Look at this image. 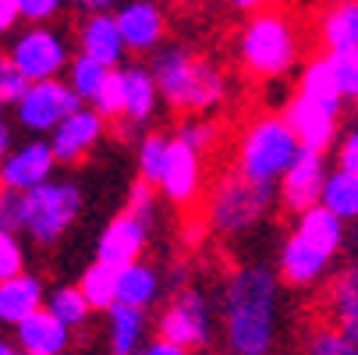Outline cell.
Wrapping results in <instances>:
<instances>
[{"label":"cell","mask_w":358,"mask_h":355,"mask_svg":"<svg viewBox=\"0 0 358 355\" xmlns=\"http://www.w3.org/2000/svg\"><path fill=\"white\" fill-rule=\"evenodd\" d=\"M220 323L231 355H273L280 337V281L263 263L238 267L220 295Z\"/></svg>","instance_id":"cell-1"},{"label":"cell","mask_w":358,"mask_h":355,"mask_svg":"<svg viewBox=\"0 0 358 355\" xmlns=\"http://www.w3.org/2000/svg\"><path fill=\"white\" fill-rule=\"evenodd\" d=\"M157 85V96L171 111L181 114H210L227 99V78L224 71L199 57L195 50L181 46V43H164L152 61L145 64Z\"/></svg>","instance_id":"cell-2"},{"label":"cell","mask_w":358,"mask_h":355,"mask_svg":"<svg viewBox=\"0 0 358 355\" xmlns=\"http://www.w3.org/2000/svg\"><path fill=\"white\" fill-rule=\"evenodd\" d=\"M238 57L248 75L277 82L291 75L301 61V32L298 22L280 8L252 11L238 32Z\"/></svg>","instance_id":"cell-3"},{"label":"cell","mask_w":358,"mask_h":355,"mask_svg":"<svg viewBox=\"0 0 358 355\" xmlns=\"http://www.w3.org/2000/svg\"><path fill=\"white\" fill-rule=\"evenodd\" d=\"M301 153L298 139L291 135V128L284 125V118L277 114H263L252 125H245L238 149H234V174L248 185L259 188H273L284 171L294 164V157Z\"/></svg>","instance_id":"cell-4"},{"label":"cell","mask_w":358,"mask_h":355,"mask_svg":"<svg viewBox=\"0 0 358 355\" xmlns=\"http://www.w3.org/2000/svg\"><path fill=\"white\" fill-rule=\"evenodd\" d=\"M22 207H25V228L22 231L36 245H57L75 228V221L82 217V188L75 181L50 178L46 185L22 195Z\"/></svg>","instance_id":"cell-5"},{"label":"cell","mask_w":358,"mask_h":355,"mask_svg":"<svg viewBox=\"0 0 358 355\" xmlns=\"http://www.w3.org/2000/svg\"><path fill=\"white\" fill-rule=\"evenodd\" d=\"M273 207V188H259V185H248L238 174H227L213 185L210 202H206V221L217 235H245L252 228H259L266 221Z\"/></svg>","instance_id":"cell-6"},{"label":"cell","mask_w":358,"mask_h":355,"mask_svg":"<svg viewBox=\"0 0 358 355\" xmlns=\"http://www.w3.org/2000/svg\"><path fill=\"white\" fill-rule=\"evenodd\" d=\"M4 54H8L11 68L22 75V82L36 85V82H54L64 75V68L71 61V43L54 25H29L15 36V43Z\"/></svg>","instance_id":"cell-7"},{"label":"cell","mask_w":358,"mask_h":355,"mask_svg":"<svg viewBox=\"0 0 358 355\" xmlns=\"http://www.w3.org/2000/svg\"><path fill=\"white\" fill-rule=\"evenodd\" d=\"M160 341L181 348V351H202L213 341V302L202 288H181L157 316Z\"/></svg>","instance_id":"cell-8"},{"label":"cell","mask_w":358,"mask_h":355,"mask_svg":"<svg viewBox=\"0 0 358 355\" xmlns=\"http://www.w3.org/2000/svg\"><path fill=\"white\" fill-rule=\"evenodd\" d=\"M82 104L71 96V89L54 78V82H36V85H25V92L18 96L15 104V118L25 132L32 135H50L68 114H75Z\"/></svg>","instance_id":"cell-9"},{"label":"cell","mask_w":358,"mask_h":355,"mask_svg":"<svg viewBox=\"0 0 358 355\" xmlns=\"http://www.w3.org/2000/svg\"><path fill=\"white\" fill-rule=\"evenodd\" d=\"M103 135H107V121L92 107H78L75 114H68L46 135V146H50V153H54L57 164H82L103 142Z\"/></svg>","instance_id":"cell-10"},{"label":"cell","mask_w":358,"mask_h":355,"mask_svg":"<svg viewBox=\"0 0 358 355\" xmlns=\"http://www.w3.org/2000/svg\"><path fill=\"white\" fill-rule=\"evenodd\" d=\"M54 167L57 160L50 153L46 139H29L22 146H11V153L0 160V185H4V192L25 195L54 178Z\"/></svg>","instance_id":"cell-11"},{"label":"cell","mask_w":358,"mask_h":355,"mask_svg":"<svg viewBox=\"0 0 358 355\" xmlns=\"http://www.w3.org/2000/svg\"><path fill=\"white\" fill-rule=\"evenodd\" d=\"M114 22L128 54H157L167 39V11L149 0H131V4L114 8Z\"/></svg>","instance_id":"cell-12"},{"label":"cell","mask_w":358,"mask_h":355,"mask_svg":"<svg viewBox=\"0 0 358 355\" xmlns=\"http://www.w3.org/2000/svg\"><path fill=\"white\" fill-rule=\"evenodd\" d=\"M284 125L291 128V135L298 139V146L305 153H327L330 146H337V132H341V114L327 111V107H316L309 99L294 96L287 111H284Z\"/></svg>","instance_id":"cell-13"},{"label":"cell","mask_w":358,"mask_h":355,"mask_svg":"<svg viewBox=\"0 0 358 355\" xmlns=\"http://www.w3.org/2000/svg\"><path fill=\"white\" fill-rule=\"evenodd\" d=\"M323 181H327V157L320 153H301L294 157V164L284 171V178L277 181V195L280 202L298 217L305 210L320 207V192H323Z\"/></svg>","instance_id":"cell-14"},{"label":"cell","mask_w":358,"mask_h":355,"mask_svg":"<svg viewBox=\"0 0 358 355\" xmlns=\"http://www.w3.org/2000/svg\"><path fill=\"white\" fill-rule=\"evenodd\" d=\"M145 245H149V228L142 221L128 217V214H117L96 238V263L121 270V267L142 260Z\"/></svg>","instance_id":"cell-15"},{"label":"cell","mask_w":358,"mask_h":355,"mask_svg":"<svg viewBox=\"0 0 358 355\" xmlns=\"http://www.w3.org/2000/svg\"><path fill=\"white\" fill-rule=\"evenodd\" d=\"M157 188L164 192L167 202H174V207H188V202H195L199 192H202V157L195 153V149L181 146L178 139H171Z\"/></svg>","instance_id":"cell-16"},{"label":"cell","mask_w":358,"mask_h":355,"mask_svg":"<svg viewBox=\"0 0 358 355\" xmlns=\"http://www.w3.org/2000/svg\"><path fill=\"white\" fill-rule=\"evenodd\" d=\"M330 267H334V260L309 249L298 235H287L280 245V256H277V281H284L291 288H316L330 277Z\"/></svg>","instance_id":"cell-17"},{"label":"cell","mask_w":358,"mask_h":355,"mask_svg":"<svg viewBox=\"0 0 358 355\" xmlns=\"http://www.w3.org/2000/svg\"><path fill=\"white\" fill-rule=\"evenodd\" d=\"M78 54L96 61V64H103L107 71L124 68L128 50L121 43L114 11L110 15H89V18H82V25H78Z\"/></svg>","instance_id":"cell-18"},{"label":"cell","mask_w":358,"mask_h":355,"mask_svg":"<svg viewBox=\"0 0 358 355\" xmlns=\"http://www.w3.org/2000/svg\"><path fill=\"white\" fill-rule=\"evenodd\" d=\"M164 295V274L138 260V263H128L121 270H114V302L117 306H128V309H138L145 313L149 306H157Z\"/></svg>","instance_id":"cell-19"},{"label":"cell","mask_w":358,"mask_h":355,"mask_svg":"<svg viewBox=\"0 0 358 355\" xmlns=\"http://www.w3.org/2000/svg\"><path fill=\"white\" fill-rule=\"evenodd\" d=\"M316 39L327 50L323 57L358 50V0H341V4L323 8L316 18Z\"/></svg>","instance_id":"cell-20"},{"label":"cell","mask_w":358,"mask_h":355,"mask_svg":"<svg viewBox=\"0 0 358 355\" xmlns=\"http://www.w3.org/2000/svg\"><path fill=\"white\" fill-rule=\"evenodd\" d=\"M117 75H121V96H124L121 121L149 125L152 118H157V107H160V96H157L149 68L145 64H128V68H117Z\"/></svg>","instance_id":"cell-21"},{"label":"cell","mask_w":358,"mask_h":355,"mask_svg":"<svg viewBox=\"0 0 358 355\" xmlns=\"http://www.w3.org/2000/svg\"><path fill=\"white\" fill-rule=\"evenodd\" d=\"M43 302H46L43 277H36L29 270L11 277V281H0V323L18 327L22 320H29L32 313L43 309Z\"/></svg>","instance_id":"cell-22"},{"label":"cell","mask_w":358,"mask_h":355,"mask_svg":"<svg viewBox=\"0 0 358 355\" xmlns=\"http://www.w3.org/2000/svg\"><path fill=\"white\" fill-rule=\"evenodd\" d=\"M15 341L22 355H64L71 344V330L61 327L46 309H39L15 327Z\"/></svg>","instance_id":"cell-23"},{"label":"cell","mask_w":358,"mask_h":355,"mask_svg":"<svg viewBox=\"0 0 358 355\" xmlns=\"http://www.w3.org/2000/svg\"><path fill=\"white\" fill-rule=\"evenodd\" d=\"M291 235H298L309 249L323 252L327 260H337V252L344 249V238H348V228H344L334 214H327L323 207H313V210L298 214Z\"/></svg>","instance_id":"cell-24"},{"label":"cell","mask_w":358,"mask_h":355,"mask_svg":"<svg viewBox=\"0 0 358 355\" xmlns=\"http://www.w3.org/2000/svg\"><path fill=\"white\" fill-rule=\"evenodd\" d=\"M145 334H149V316L145 313L117 306V302L107 309V344H110V355H135L145 344Z\"/></svg>","instance_id":"cell-25"},{"label":"cell","mask_w":358,"mask_h":355,"mask_svg":"<svg viewBox=\"0 0 358 355\" xmlns=\"http://www.w3.org/2000/svg\"><path fill=\"white\" fill-rule=\"evenodd\" d=\"M320 207L327 214H334L344 228L355 221L358 224V174L351 171H327V181H323V192H320Z\"/></svg>","instance_id":"cell-26"},{"label":"cell","mask_w":358,"mask_h":355,"mask_svg":"<svg viewBox=\"0 0 358 355\" xmlns=\"http://www.w3.org/2000/svg\"><path fill=\"white\" fill-rule=\"evenodd\" d=\"M330 309L337 320V330L358 344V270H344L330 284Z\"/></svg>","instance_id":"cell-27"},{"label":"cell","mask_w":358,"mask_h":355,"mask_svg":"<svg viewBox=\"0 0 358 355\" xmlns=\"http://www.w3.org/2000/svg\"><path fill=\"white\" fill-rule=\"evenodd\" d=\"M298 96L309 99V104H316V107L334 111V114L344 111L341 96L334 89V78H330V68H327V57H313L309 64L301 68V75H298Z\"/></svg>","instance_id":"cell-28"},{"label":"cell","mask_w":358,"mask_h":355,"mask_svg":"<svg viewBox=\"0 0 358 355\" xmlns=\"http://www.w3.org/2000/svg\"><path fill=\"white\" fill-rule=\"evenodd\" d=\"M43 309L54 316L61 327H68V330L85 327L89 316H92V309L85 306V298H82V291H78L75 284H61V288H54V291H46Z\"/></svg>","instance_id":"cell-29"},{"label":"cell","mask_w":358,"mask_h":355,"mask_svg":"<svg viewBox=\"0 0 358 355\" xmlns=\"http://www.w3.org/2000/svg\"><path fill=\"white\" fill-rule=\"evenodd\" d=\"M64 71H68V78H61V82L71 89V96L78 99V104H92L96 92H99V85H103L107 75H110L103 64H96V61H89V57H82V54H75Z\"/></svg>","instance_id":"cell-30"},{"label":"cell","mask_w":358,"mask_h":355,"mask_svg":"<svg viewBox=\"0 0 358 355\" xmlns=\"http://www.w3.org/2000/svg\"><path fill=\"white\" fill-rule=\"evenodd\" d=\"M78 291H82V298H85V306L96 313V309H110L114 306V270L110 267H103V263H89L85 270H82V277H78V284H75Z\"/></svg>","instance_id":"cell-31"},{"label":"cell","mask_w":358,"mask_h":355,"mask_svg":"<svg viewBox=\"0 0 358 355\" xmlns=\"http://www.w3.org/2000/svg\"><path fill=\"white\" fill-rule=\"evenodd\" d=\"M167 146L171 139L167 135H145L138 142V181L149 185V188H157L160 181V171H164V160H167Z\"/></svg>","instance_id":"cell-32"},{"label":"cell","mask_w":358,"mask_h":355,"mask_svg":"<svg viewBox=\"0 0 358 355\" xmlns=\"http://www.w3.org/2000/svg\"><path fill=\"white\" fill-rule=\"evenodd\" d=\"M327 68H330V78H334V89L351 104H358V50H348V54H330L327 57Z\"/></svg>","instance_id":"cell-33"},{"label":"cell","mask_w":358,"mask_h":355,"mask_svg":"<svg viewBox=\"0 0 358 355\" xmlns=\"http://www.w3.org/2000/svg\"><path fill=\"white\" fill-rule=\"evenodd\" d=\"M305 355H358V344L344 337L337 327H320L305 341Z\"/></svg>","instance_id":"cell-34"},{"label":"cell","mask_w":358,"mask_h":355,"mask_svg":"<svg viewBox=\"0 0 358 355\" xmlns=\"http://www.w3.org/2000/svg\"><path fill=\"white\" fill-rule=\"evenodd\" d=\"M174 139H178L181 146L195 149V153L202 157V153H206V149H213V146H217L220 132H217V125H213V121H202V118H188V121H181V128L174 132Z\"/></svg>","instance_id":"cell-35"},{"label":"cell","mask_w":358,"mask_h":355,"mask_svg":"<svg viewBox=\"0 0 358 355\" xmlns=\"http://www.w3.org/2000/svg\"><path fill=\"white\" fill-rule=\"evenodd\" d=\"M121 214H128V217L142 221L145 228H152V217H157V188H149V185L135 181V185H131V192H128V202H124V210H121Z\"/></svg>","instance_id":"cell-36"},{"label":"cell","mask_w":358,"mask_h":355,"mask_svg":"<svg viewBox=\"0 0 358 355\" xmlns=\"http://www.w3.org/2000/svg\"><path fill=\"white\" fill-rule=\"evenodd\" d=\"M121 107H124V96H121V75H117V71H110V75H107V82L99 85L96 99H92V111L107 121V118H121Z\"/></svg>","instance_id":"cell-37"},{"label":"cell","mask_w":358,"mask_h":355,"mask_svg":"<svg viewBox=\"0 0 358 355\" xmlns=\"http://www.w3.org/2000/svg\"><path fill=\"white\" fill-rule=\"evenodd\" d=\"M25 274V245L18 235H0V281Z\"/></svg>","instance_id":"cell-38"},{"label":"cell","mask_w":358,"mask_h":355,"mask_svg":"<svg viewBox=\"0 0 358 355\" xmlns=\"http://www.w3.org/2000/svg\"><path fill=\"white\" fill-rule=\"evenodd\" d=\"M64 11L61 0H18V18L29 25H46Z\"/></svg>","instance_id":"cell-39"},{"label":"cell","mask_w":358,"mask_h":355,"mask_svg":"<svg viewBox=\"0 0 358 355\" xmlns=\"http://www.w3.org/2000/svg\"><path fill=\"white\" fill-rule=\"evenodd\" d=\"M25 228V207H22V195L4 192L0 195V235H18Z\"/></svg>","instance_id":"cell-40"},{"label":"cell","mask_w":358,"mask_h":355,"mask_svg":"<svg viewBox=\"0 0 358 355\" xmlns=\"http://www.w3.org/2000/svg\"><path fill=\"white\" fill-rule=\"evenodd\" d=\"M25 92V82H22V75L11 68V61H8V54L0 50V104H18V96Z\"/></svg>","instance_id":"cell-41"},{"label":"cell","mask_w":358,"mask_h":355,"mask_svg":"<svg viewBox=\"0 0 358 355\" xmlns=\"http://www.w3.org/2000/svg\"><path fill=\"white\" fill-rule=\"evenodd\" d=\"M337 167L358 174V125L351 132H344L341 142H337Z\"/></svg>","instance_id":"cell-42"},{"label":"cell","mask_w":358,"mask_h":355,"mask_svg":"<svg viewBox=\"0 0 358 355\" xmlns=\"http://www.w3.org/2000/svg\"><path fill=\"white\" fill-rule=\"evenodd\" d=\"M18 22V0H0V36H8Z\"/></svg>","instance_id":"cell-43"},{"label":"cell","mask_w":358,"mask_h":355,"mask_svg":"<svg viewBox=\"0 0 358 355\" xmlns=\"http://www.w3.org/2000/svg\"><path fill=\"white\" fill-rule=\"evenodd\" d=\"M135 355H188V351H181V348H174V344H167V341H145Z\"/></svg>","instance_id":"cell-44"},{"label":"cell","mask_w":358,"mask_h":355,"mask_svg":"<svg viewBox=\"0 0 358 355\" xmlns=\"http://www.w3.org/2000/svg\"><path fill=\"white\" fill-rule=\"evenodd\" d=\"M8 153H11V128L0 125V160H4Z\"/></svg>","instance_id":"cell-45"},{"label":"cell","mask_w":358,"mask_h":355,"mask_svg":"<svg viewBox=\"0 0 358 355\" xmlns=\"http://www.w3.org/2000/svg\"><path fill=\"white\" fill-rule=\"evenodd\" d=\"M0 355H22V351H18L11 341H4V337H0Z\"/></svg>","instance_id":"cell-46"},{"label":"cell","mask_w":358,"mask_h":355,"mask_svg":"<svg viewBox=\"0 0 358 355\" xmlns=\"http://www.w3.org/2000/svg\"><path fill=\"white\" fill-rule=\"evenodd\" d=\"M0 125H4V104H0Z\"/></svg>","instance_id":"cell-47"},{"label":"cell","mask_w":358,"mask_h":355,"mask_svg":"<svg viewBox=\"0 0 358 355\" xmlns=\"http://www.w3.org/2000/svg\"><path fill=\"white\" fill-rule=\"evenodd\" d=\"M0 195H4V185H0Z\"/></svg>","instance_id":"cell-48"},{"label":"cell","mask_w":358,"mask_h":355,"mask_svg":"<svg viewBox=\"0 0 358 355\" xmlns=\"http://www.w3.org/2000/svg\"><path fill=\"white\" fill-rule=\"evenodd\" d=\"M355 270H358V263H355Z\"/></svg>","instance_id":"cell-49"}]
</instances>
